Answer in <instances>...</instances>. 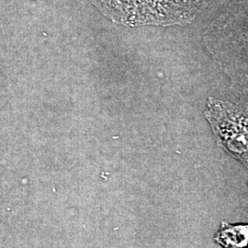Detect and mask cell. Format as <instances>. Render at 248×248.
<instances>
[{
  "label": "cell",
  "mask_w": 248,
  "mask_h": 248,
  "mask_svg": "<svg viewBox=\"0 0 248 248\" xmlns=\"http://www.w3.org/2000/svg\"><path fill=\"white\" fill-rule=\"evenodd\" d=\"M205 116L218 144L248 169V109L210 98Z\"/></svg>",
  "instance_id": "6da1fadb"
},
{
  "label": "cell",
  "mask_w": 248,
  "mask_h": 248,
  "mask_svg": "<svg viewBox=\"0 0 248 248\" xmlns=\"http://www.w3.org/2000/svg\"><path fill=\"white\" fill-rule=\"evenodd\" d=\"M106 17L117 23L124 24L127 0H90Z\"/></svg>",
  "instance_id": "277c9868"
},
{
  "label": "cell",
  "mask_w": 248,
  "mask_h": 248,
  "mask_svg": "<svg viewBox=\"0 0 248 248\" xmlns=\"http://www.w3.org/2000/svg\"><path fill=\"white\" fill-rule=\"evenodd\" d=\"M214 241L222 248H248V223H221Z\"/></svg>",
  "instance_id": "3957f363"
},
{
  "label": "cell",
  "mask_w": 248,
  "mask_h": 248,
  "mask_svg": "<svg viewBox=\"0 0 248 248\" xmlns=\"http://www.w3.org/2000/svg\"><path fill=\"white\" fill-rule=\"evenodd\" d=\"M205 0H127L126 26H170L190 22Z\"/></svg>",
  "instance_id": "7a4b0ae2"
}]
</instances>
